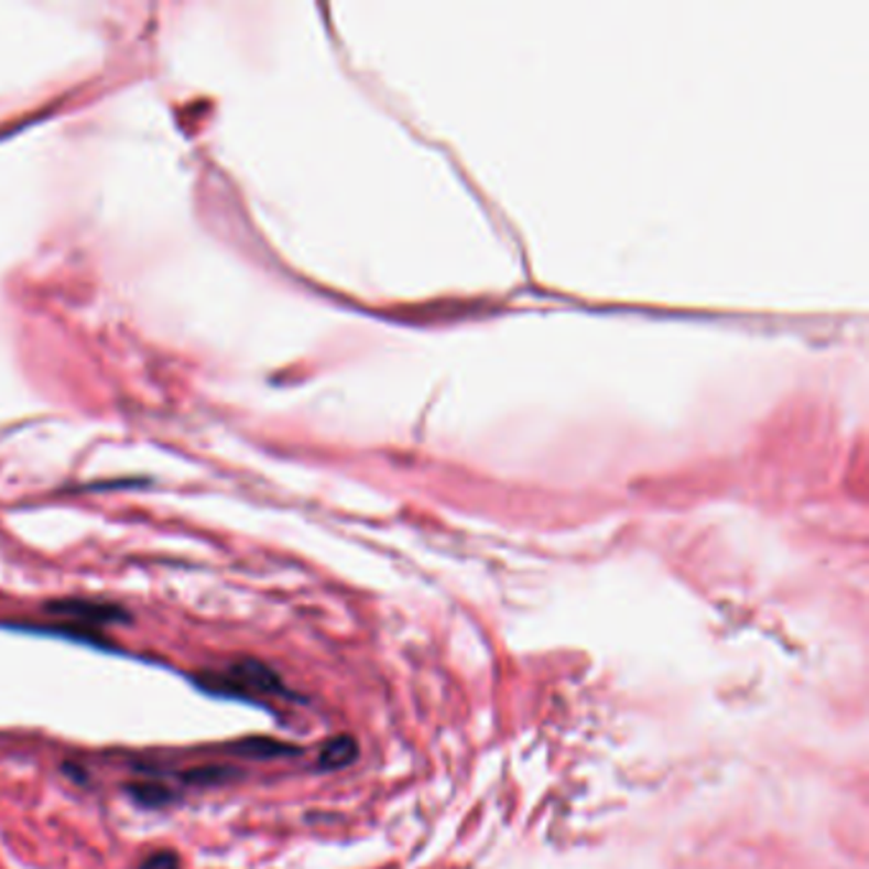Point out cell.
<instances>
[{
    "mask_svg": "<svg viewBox=\"0 0 869 869\" xmlns=\"http://www.w3.org/2000/svg\"><path fill=\"white\" fill-rule=\"evenodd\" d=\"M46 612L54 617H64L77 624H118L131 620V612L110 602H89V599H54L46 602Z\"/></svg>",
    "mask_w": 869,
    "mask_h": 869,
    "instance_id": "cell-2",
    "label": "cell"
},
{
    "mask_svg": "<svg viewBox=\"0 0 869 869\" xmlns=\"http://www.w3.org/2000/svg\"><path fill=\"white\" fill-rule=\"evenodd\" d=\"M232 750L240 752V754H248V758L265 760V758H281V754H296L298 747H291L286 742H275V739H268V737H253V739H246V742L235 745Z\"/></svg>",
    "mask_w": 869,
    "mask_h": 869,
    "instance_id": "cell-5",
    "label": "cell"
},
{
    "mask_svg": "<svg viewBox=\"0 0 869 869\" xmlns=\"http://www.w3.org/2000/svg\"><path fill=\"white\" fill-rule=\"evenodd\" d=\"M128 795L145 808H161L166 803L176 801V793L164 783H131L128 785Z\"/></svg>",
    "mask_w": 869,
    "mask_h": 869,
    "instance_id": "cell-4",
    "label": "cell"
},
{
    "mask_svg": "<svg viewBox=\"0 0 869 869\" xmlns=\"http://www.w3.org/2000/svg\"><path fill=\"white\" fill-rule=\"evenodd\" d=\"M355 758H357V745H355V739H352V737H347V735H343V737L329 739V742L322 747V752H319V765H322L324 770H337V768L349 765V762H352Z\"/></svg>",
    "mask_w": 869,
    "mask_h": 869,
    "instance_id": "cell-3",
    "label": "cell"
},
{
    "mask_svg": "<svg viewBox=\"0 0 869 869\" xmlns=\"http://www.w3.org/2000/svg\"><path fill=\"white\" fill-rule=\"evenodd\" d=\"M235 773L230 768L209 765V768H197V770H189V773H184V781H189L194 785H217Z\"/></svg>",
    "mask_w": 869,
    "mask_h": 869,
    "instance_id": "cell-6",
    "label": "cell"
},
{
    "mask_svg": "<svg viewBox=\"0 0 869 869\" xmlns=\"http://www.w3.org/2000/svg\"><path fill=\"white\" fill-rule=\"evenodd\" d=\"M138 869H182V859L172 849H161L145 857Z\"/></svg>",
    "mask_w": 869,
    "mask_h": 869,
    "instance_id": "cell-7",
    "label": "cell"
},
{
    "mask_svg": "<svg viewBox=\"0 0 869 869\" xmlns=\"http://www.w3.org/2000/svg\"><path fill=\"white\" fill-rule=\"evenodd\" d=\"M202 686L222 696L240 698L291 696L279 673L256 658H240L225 673H207V676H202Z\"/></svg>",
    "mask_w": 869,
    "mask_h": 869,
    "instance_id": "cell-1",
    "label": "cell"
}]
</instances>
